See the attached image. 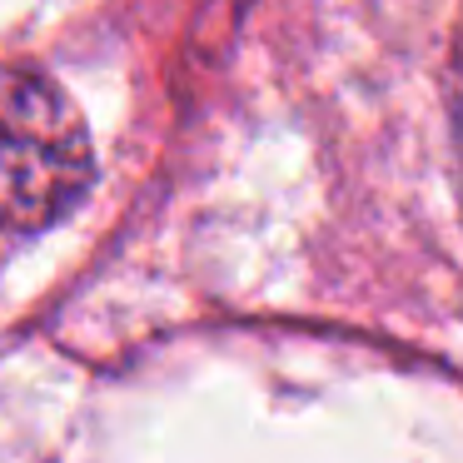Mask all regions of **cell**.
<instances>
[{
  "label": "cell",
  "instance_id": "cell-1",
  "mask_svg": "<svg viewBox=\"0 0 463 463\" xmlns=\"http://www.w3.org/2000/svg\"><path fill=\"white\" fill-rule=\"evenodd\" d=\"M95 180L80 110L41 71H0V230L65 220Z\"/></svg>",
  "mask_w": 463,
  "mask_h": 463
}]
</instances>
